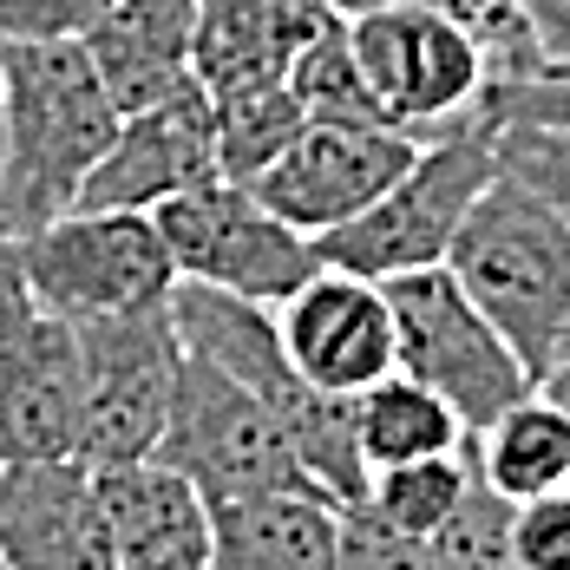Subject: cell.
Segmentation results:
<instances>
[{
  "instance_id": "obj_2",
  "label": "cell",
  "mask_w": 570,
  "mask_h": 570,
  "mask_svg": "<svg viewBox=\"0 0 570 570\" xmlns=\"http://www.w3.org/2000/svg\"><path fill=\"white\" fill-rule=\"evenodd\" d=\"M446 269L531 374L558 361L570 335V217H558L538 190L505 171L492 177L459 224Z\"/></svg>"
},
{
  "instance_id": "obj_34",
  "label": "cell",
  "mask_w": 570,
  "mask_h": 570,
  "mask_svg": "<svg viewBox=\"0 0 570 570\" xmlns=\"http://www.w3.org/2000/svg\"><path fill=\"white\" fill-rule=\"evenodd\" d=\"M564 347H570V335H564Z\"/></svg>"
},
{
  "instance_id": "obj_17",
  "label": "cell",
  "mask_w": 570,
  "mask_h": 570,
  "mask_svg": "<svg viewBox=\"0 0 570 570\" xmlns=\"http://www.w3.org/2000/svg\"><path fill=\"white\" fill-rule=\"evenodd\" d=\"M335 13H342L335 0H197L190 72H197L204 92L288 79V59L302 53Z\"/></svg>"
},
{
  "instance_id": "obj_18",
  "label": "cell",
  "mask_w": 570,
  "mask_h": 570,
  "mask_svg": "<svg viewBox=\"0 0 570 570\" xmlns=\"http://www.w3.org/2000/svg\"><path fill=\"white\" fill-rule=\"evenodd\" d=\"M342 505L322 485H269L210 505V570H328Z\"/></svg>"
},
{
  "instance_id": "obj_32",
  "label": "cell",
  "mask_w": 570,
  "mask_h": 570,
  "mask_svg": "<svg viewBox=\"0 0 570 570\" xmlns=\"http://www.w3.org/2000/svg\"><path fill=\"white\" fill-rule=\"evenodd\" d=\"M538 387H544V394H551V400H558V406L570 413V347H558V361L538 374Z\"/></svg>"
},
{
  "instance_id": "obj_22",
  "label": "cell",
  "mask_w": 570,
  "mask_h": 570,
  "mask_svg": "<svg viewBox=\"0 0 570 570\" xmlns=\"http://www.w3.org/2000/svg\"><path fill=\"white\" fill-rule=\"evenodd\" d=\"M210 118H217V177H229V184H256L308 125L302 99L288 92V79L210 92Z\"/></svg>"
},
{
  "instance_id": "obj_15",
  "label": "cell",
  "mask_w": 570,
  "mask_h": 570,
  "mask_svg": "<svg viewBox=\"0 0 570 570\" xmlns=\"http://www.w3.org/2000/svg\"><path fill=\"white\" fill-rule=\"evenodd\" d=\"M99 505L112 531V570H210V499L171 459H112Z\"/></svg>"
},
{
  "instance_id": "obj_21",
  "label": "cell",
  "mask_w": 570,
  "mask_h": 570,
  "mask_svg": "<svg viewBox=\"0 0 570 570\" xmlns=\"http://www.w3.org/2000/svg\"><path fill=\"white\" fill-rule=\"evenodd\" d=\"M354 413H361L367 472H374V465H400V459L453 453L459 440H465V420H459L426 381H413V374H400V367L381 374L374 387H361V394H354Z\"/></svg>"
},
{
  "instance_id": "obj_5",
  "label": "cell",
  "mask_w": 570,
  "mask_h": 570,
  "mask_svg": "<svg viewBox=\"0 0 570 570\" xmlns=\"http://www.w3.org/2000/svg\"><path fill=\"white\" fill-rule=\"evenodd\" d=\"M27 288L66 322H106L158 308L177 288V263L151 210H59L20 236Z\"/></svg>"
},
{
  "instance_id": "obj_24",
  "label": "cell",
  "mask_w": 570,
  "mask_h": 570,
  "mask_svg": "<svg viewBox=\"0 0 570 570\" xmlns=\"http://www.w3.org/2000/svg\"><path fill=\"white\" fill-rule=\"evenodd\" d=\"M465 446V440H459ZM512 531H518V499L499 492L465 446V492L446 512V524L426 538V564H453V570H505L512 564ZM518 570V564H512Z\"/></svg>"
},
{
  "instance_id": "obj_3",
  "label": "cell",
  "mask_w": 570,
  "mask_h": 570,
  "mask_svg": "<svg viewBox=\"0 0 570 570\" xmlns=\"http://www.w3.org/2000/svg\"><path fill=\"white\" fill-rule=\"evenodd\" d=\"M499 177V158H492V131L485 118H465V125H446L420 145V158L347 224L322 229L315 236V256L335 263V269H354V276H406V269H433L446 263L459 224L472 210V197Z\"/></svg>"
},
{
  "instance_id": "obj_6",
  "label": "cell",
  "mask_w": 570,
  "mask_h": 570,
  "mask_svg": "<svg viewBox=\"0 0 570 570\" xmlns=\"http://www.w3.org/2000/svg\"><path fill=\"white\" fill-rule=\"evenodd\" d=\"M394 302V335H400V374L426 381L433 394L479 433L492 413H505L518 394L538 387V374L518 361V347L479 315V302L453 283L446 263L387 276Z\"/></svg>"
},
{
  "instance_id": "obj_28",
  "label": "cell",
  "mask_w": 570,
  "mask_h": 570,
  "mask_svg": "<svg viewBox=\"0 0 570 570\" xmlns=\"http://www.w3.org/2000/svg\"><path fill=\"white\" fill-rule=\"evenodd\" d=\"M335 564L347 570H387V564H426L413 538H400L387 518L374 512L367 499H347L342 505V544H335Z\"/></svg>"
},
{
  "instance_id": "obj_12",
  "label": "cell",
  "mask_w": 570,
  "mask_h": 570,
  "mask_svg": "<svg viewBox=\"0 0 570 570\" xmlns=\"http://www.w3.org/2000/svg\"><path fill=\"white\" fill-rule=\"evenodd\" d=\"M276 328H283L295 374L328 394H361L400 367L387 283L335 269V263H315V276L276 302Z\"/></svg>"
},
{
  "instance_id": "obj_19",
  "label": "cell",
  "mask_w": 570,
  "mask_h": 570,
  "mask_svg": "<svg viewBox=\"0 0 570 570\" xmlns=\"http://www.w3.org/2000/svg\"><path fill=\"white\" fill-rule=\"evenodd\" d=\"M190 40H197V0H112L106 20L86 33V53L118 112H138L197 86Z\"/></svg>"
},
{
  "instance_id": "obj_11",
  "label": "cell",
  "mask_w": 570,
  "mask_h": 570,
  "mask_svg": "<svg viewBox=\"0 0 570 570\" xmlns=\"http://www.w3.org/2000/svg\"><path fill=\"white\" fill-rule=\"evenodd\" d=\"M420 145H426V138H420V131H400V125L308 118L302 138H295L249 190H256L276 217H288L295 229L322 236V229L361 217V210L420 158Z\"/></svg>"
},
{
  "instance_id": "obj_9",
  "label": "cell",
  "mask_w": 570,
  "mask_h": 570,
  "mask_svg": "<svg viewBox=\"0 0 570 570\" xmlns=\"http://www.w3.org/2000/svg\"><path fill=\"white\" fill-rule=\"evenodd\" d=\"M151 217H158V236L171 249L177 276L256 295L269 308L283 302L288 288L308 283L315 263H322L308 229L276 217L249 184H229V177H210L197 190H177Z\"/></svg>"
},
{
  "instance_id": "obj_31",
  "label": "cell",
  "mask_w": 570,
  "mask_h": 570,
  "mask_svg": "<svg viewBox=\"0 0 570 570\" xmlns=\"http://www.w3.org/2000/svg\"><path fill=\"white\" fill-rule=\"evenodd\" d=\"M524 27H531V47H538V66L570 53V0H518Z\"/></svg>"
},
{
  "instance_id": "obj_4",
  "label": "cell",
  "mask_w": 570,
  "mask_h": 570,
  "mask_svg": "<svg viewBox=\"0 0 570 570\" xmlns=\"http://www.w3.org/2000/svg\"><path fill=\"white\" fill-rule=\"evenodd\" d=\"M347 40L361 59V79L374 106L400 131H446L479 118V99L492 86V53L485 40L433 0H374V7H342Z\"/></svg>"
},
{
  "instance_id": "obj_25",
  "label": "cell",
  "mask_w": 570,
  "mask_h": 570,
  "mask_svg": "<svg viewBox=\"0 0 570 570\" xmlns=\"http://www.w3.org/2000/svg\"><path fill=\"white\" fill-rule=\"evenodd\" d=\"M288 92L302 99L308 118H354V125H387V112L374 106L367 79H361V59L347 40V13H335L302 53L288 59Z\"/></svg>"
},
{
  "instance_id": "obj_8",
  "label": "cell",
  "mask_w": 570,
  "mask_h": 570,
  "mask_svg": "<svg viewBox=\"0 0 570 570\" xmlns=\"http://www.w3.org/2000/svg\"><path fill=\"white\" fill-rule=\"evenodd\" d=\"M79 328L27 288L20 236H0V459L79 453Z\"/></svg>"
},
{
  "instance_id": "obj_10",
  "label": "cell",
  "mask_w": 570,
  "mask_h": 570,
  "mask_svg": "<svg viewBox=\"0 0 570 570\" xmlns=\"http://www.w3.org/2000/svg\"><path fill=\"white\" fill-rule=\"evenodd\" d=\"M79 328V459L112 465V459H151L165 413H171L177 361L184 342L171 328V302L131 308L106 322H72Z\"/></svg>"
},
{
  "instance_id": "obj_27",
  "label": "cell",
  "mask_w": 570,
  "mask_h": 570,
  "mask_svg": "<svg viewBox=\"0 0 570 570\" xmlns=\"http://www.w3.org/2000/svg\"><path fill=\"white\" fill-rule=\"evenodd\" d=\"M512 564L518 570H570V485L538 492V499H518Z\"/></svg>"
},
{
  "instance_id": "obj_30",
  "label": "cell",
  "mask_w": 570,
  "mask_h": 570,
  "mask_svg": "<svg viewBox=\"0 0 570 570\" xmlns=\"http://www.w3.org/2000/svg\"><path fill=\"white\" fill-rule=\"evenodd\" d=\"M479 118H570V79L544 72H499L479 99Z\"/></svg>"
},
{
  "instance_id": "obj_26",
  "label": "cell",
  "mask_w": 570,
  "mask_h": 570,
  "mask_svg": "<svg viewBox=\"0 0 570 570\" xmlns=\"http://www.w3.org/2000/svg\"><path fill=\"white\" fill-rule=\"evenodd\" d=\"M499 171L570 217V118H485Z\"/></svg>"
},
{
  "instance_id": "obj_20",
  "label": "cell",
  "mask_w": 570,
  "mask_h": 570,
  "mask_svg": "<svg viewBox=\"0 0 570 570\" xmlns=\"http://www.w3.org/2000/svg\"><path fill=\"white\" fill-rule=\"evenodd\" d=\"M465 446H472V465L512 499L570 485V413L544 387H531L505 413H492L479 433H465Z\"/></svg>"
},
{
  "instance_id": "obj_33",
  "label": "cell",
  "mask_w": 570,
  "mask_h": 570,
  "mask_svg": "<svg viewBox=\"0 0 570 570\" xmlns=\"http://www.w3.org/2000/svg\"><path fill=\"white\" fill-rule=\"evenodd\" d=\"M538 72H544V79H570V53H564V59H551V66H538Z\"/></svg>"
},
{
  "instance_id": "obj_13",
  "label": "cell",
  "mask_w": 570,
  "mask_h": 570,
  "mask_svg": "<svg viewBox=\"0 0 570 570\" xmlns=\"http://www.w3.org/2000/svg\"><path fill=\"white\" fill-rule=\"evenodd\" d=\"M217 177V118L210 92L184 86L158 106L118 112L112 145L79 184L72 210H158L177 190H197Z\"/></svg>"
},
{
  "instance_id": "obj_29",
  "label": "cell",
  "mask_w": 570,
  "mask_h": 570,
  "mask_svg": "<svg viewBox=\"0 0 570 570\" xmlns=\"http://www.w3.org/2000/svg\"><path fill=\"white\" fill-rule=\"evenodd\" d=\"M112 0H0V40H86Z\"/></svg>"
},
{
  "instance_id": "obj_14",
  "label": "cell",
  "mask_w": 570,
  "mask_h": 570,
  "mask_svg": "<svg viewBox=\"0 0 570 570\" xmlns=\"http://www.w3.org/2000/svg\"><path fill=\"white\" fill-rule=\"evenodd\" d=\"M0 564L112 570V531L92 459H0Z\"/></svg>"
},
{
  "instance_id": "obj_1",
  "label": "cell",
  "mask_w": 570,
  "mask_h": 570,
  "mask_svg": "<svg viewBox=\"0 0 570 570\" xmlns=\"http://www.w3.org/2000/svg\"><path fill=\"white\" fill-rule=\"evenodd\" d=\"M118 131L86 40H0V236H33L79 204Z\"/></svg>"
},
{
  "instance_id": "obj_23",
  "label": "cell",
  "mask_w": 570,
  "mask_h": 570,
  "mask_svg": "<svg viewBox=\"0 0 570 570\" xmlns=\"http://www.w3.org/2000/svg\"><path fill=\"white\" fill-rule=\"evenodd\" d=\"M459 492H465V446L426 453V459H400V465H374V479H367L361 499L387 518L400 538H413L420 558H426V538L446 524Z\"/></svg>"
},
{
  "instance_id": "obj_16",
  "label": "cell",
  "mask_w": 570,
  "mask_h": 570,
  "mask_svg": "<svg viewBox=\"0 0 570 570\" xmlns=\"http://www.w3.org/2000/svg\"><path fill=\"white\" fill-rule=\"evenodd\" d=\"M171 328H177V342H184V354H204L210 367H224L229 381H243L249 394H263L276 406V420H288L302 406V394L315 387V381L295 374V361H288V347H283V328H276V308L256 302V295L177 276Z\"/></svg>"
},
{
  "instance_id": "obj_7",
  "label": "cell",
  "mask_w": 570,
  "mask_h": 570,
  "mask_svg": "<svg viewBox=\"0 0 570 570\" xmlns=\"http://www.w3.org/2000/svg\"><path fill=\"white\" fill-rule=\"evenodd\" d=\"M158 459H171L177 472L197 479V492L217 499H249L269 485H315L302 472V459L288 446L283 420L263 394H249L243 381H229L224 367H210L204 354L177 361L171 413L158 433Z\"/></svg>"
}]
</instances>
